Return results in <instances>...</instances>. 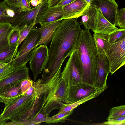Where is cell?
<instances>
[{
    "instance_id": "cell-1",
    "label": "cell",
    "mask_w": 125,
    "mask_h": 125,
    "mask_svg": "<svg viewBox=\"0 0 125 125\" xmlns=\"http://www.w3.org/2000/svg\"><path fill=\"white\" fill-rule=\"evenodd\" d=\"M82 29L75 18L62 19L53 34L42 77L61 70L62 65L74 47Z\"/></svg>"
},
{
    "instance_id": "cell-2",
    "label": "cell",
    "mask_w": 125,
    "mask_h": 125,
    "mask_svg": "<svg viewBox=\"0 0 125 125\" xmlns=\"http://www.w3.org/2000/svg\"><path fill=\"white\" fill-rule=\"evenodd\" d=\"M5 104L0 119L18 122L29 119L39 113L41 108L40 99L21 94L10 98L0 100Z\"/></svg>"
},
{
    "instance_id": "cell-3",
    "label": "cell",
    "mask_w": 125,
    "mask_h": 125,
    "mask_svg": "<svg viewBox=\"0 0 125 125\" xmlns=\"http://www.w3.org/2000/svg\"><path fill=\"white\" fill-rule=\"evenodd\" d=\"M75 50L77 51L83 68L82 82L94 85L97 69V53L89 30L81 29Z\"/></svg>"
},
{
    "instance_id": "cell-4",
    "label": "cell",
    "mask_w": 125,
    "mask_h": 125,
    "mask_svg": "<svg viewBox=\"0 0 125 125\" xmlns=\"http://www.w3.org/2000/svg\"><path fill=\"white\" fill-rule=\"evenodd\" d=\"M40 33L36 28H32L23 41L11 64L17 68L26 66L32 57L41 38Z\"/></svg>"
},
{
    "instance_id": "cell-5",
    "label": "cell",
    "mask_w": 125,
    "mask_h": 125,
    "mask_svg": "<svg viewBox=\"0 0 125 125\" xmlns=\"http://www.w3.org/2000/svg\"><path fill=\"white\" fill-rule=\"evenodd\" d=\"M61 75L68 85H75L82 82L83 71L77 51L71 53Z\"/></svg>"
},
{
    "instance_id": "cell-6",
    "label": "cell",
    "mask_w": 125,
    "mask_h": 125,
    "mask_svg": "<svg viewBox=\"0 0 125 125\" xmlns=\"http://www.w3.org/2000/svg\"><path fill=\"white\" fill-rule=\"evenodd\" d=\"M108 54L110 73L112 74L125 64V36L111 43Z\"/></svg>"
},
{
    "instance_id": "cell-7",
    "label": "cell",
    "mask_w": 125,
    "mask_h": 125,
    "mask_svg": "<svg viewBox=\"0 0 125 125\" xmlns=\"http://www.w3.org/2000/svg\"><path fill=\"white\" fill-rule=\"evenodd\" d=\"M48 49L46 45H40L36 48L30 60V68L32 72L34 81L45 67L48 59Z\"/></svg>"
},
{
    "instance_id": "cell-8",
    "label": "cell",
    "mask_w": 125,
    "mask_h": 125,
    "mask_svg": "<svg viewBox=\"0 0 125 125\" xmlns=\"http://www.w3.org/2000/svg\"><path fill=\"white\" fill-rule=\"evenodd\" d=\"M97 53V69L94 85L97 88L101 89L107 86V78L110 73V63L105 54Z\"/></svg>"
},
{
    "instance_id": "cell-9",
    "label": "cell",
    "mask_w": 125,
    "mask_h": 125,
    "mask_svg": "<svg viewBox=\"0 0 125 125\" xmlns=\"http://www.w3.org/2000/svg\"><path fill=\"white\" fill-rule=\"evenodd\" d=\"M98 89L83 82L75 85H68L67 98L72 103L91 95Z\"/></svg>"
},
{
    "instance_id": "cell-10",
    "label": "cell",
    "mask_w": 125,
    "mask_h": 125,
    "mask_svg": "<svg viewBox=\"0 0 125 125\" xmlns=\"http://www.w3.org/2000/svg\"><path fill=\"white\" fill-rule=\"evenodd\" d=\"M47 5L44 2L28 10L21 12L12 23V26L20 30L29 26L34 21L37 15Z\"/></svg>"
},
{
    "instance_id": "cell-11",
    "label": "cell",
    "mask_w": 125,
    "mask_h": 125,
    "mask_svg": "<svg viewBox=\"0 0 125 125\" xmlns=\"http://www.w3.org/2000/svg\"><path fill=\"white\" fill-rule=\"evenodd\" d=\"M63 19V7L46 6L37 15L34 22L41 26L54 21Z\"/></svg>"
},
{
    "instance_id": "cell-12",
    "label": "cell",
    "mask_w": 125,
    "mask_h": 125,
    "mask_svg": "<svg viewBox=\"0 0 125 125\" xmlns=\"http://www.w3.org/2000/svg\"><path fill=\"white\" fill-rule=\"evenodd\" d=\"M91 4L99 9L103 16L115 25L118 10V5L115 0H92Z\"/></svg>"
},
{
    "instance_id": "cell-13",
    "label": "cell",
    "mask_w": 125,
    "mask_h": 125,
    "mask_svg": "<svg viewBox=\"0 0 125 125\" xmlns=\"http://www.w3.org/2000/svg\"><path fill=\"white\" fill-rule=\"evenodd\" d=\"M89 5L84 0H76L63 7V19L81 16Z\"/></svg>"
},
{
    "instance_id": "cell-14",
    "label": "cell",
    "mask_w": 125,
    "mask_h": 125,
    "mask_svg": "<svg viewBox=\"0 0 125 125\" xmlns=\"http://www.w3.org/2000/svg\"><path fill=\"white\" fill-rule=\"evenodd\" d=\"M29 69L26 66L16 68L12 73L0 79V88L9 84H19L29 77Z\"/></svg>"
},
{
    "instance_id": "cell-15",
    "label": "cell",
    "mask_w": 125,
    "mask_h": 125,
    "mask_svg": "<svg viewBox=\"0 0 125 125\" xmlns=\"http://www.w3.org/2000/svg\"><path fill=\"white\" fill-rule=\"evenodd\" d=\"M118 29L108 21L98 9L94 26L92 30L94 33L108 35Z\"/></svg>"
},
{
    "instance_id": "cell-16",
    "label": "cell",
    "mask_w": 125,
    "mask_h": 125,
    "mask_svg": "<svg viewBox=\"0 0 125 125\" xmlns=\"http://www.w3.org/2000/svg\"><path fill=\"white\" fill-rule=\"evenodd\" d=\"M62 20H57L42 25L40 28H36L41 35L40 39L37 46L42 44L47 45L52 40L54 31Z\"/></svg>"
},
{
    "instance_id": "cell-17",
    "label": "cell",
    "mask_w": 125,
    "mask_h": 125,
    "mask_svg": "<svg viewBox=\"0 0 125 125\" xmlns=\"http://www.w3.org/2000/svg\"><path fill=\"white\" fill-rule=\"evenodd\" d=\"M21 12L18 8L8 5L4 1L0 2V25L6 23L12 24Z\"/></svg>"
},
{
    "instance_id": "cell-18",
    "label": "cell",
    "mask_w": 125,
    "mask_h": 125,
    "mask_svg": "<svg viewBox=\"0 0 125 125\" xmlns=\"http://www.w3.org/2000/svg\"><path fill=\"white\" fill-rule=\"evenodd\" d=\"M98 12V9L91 4L88 6L81 16L80 24L84 25L85 29L92 30L94 26Z\"/></svg>"
},
{
    "instance_id": "cell-19",
    "label": "cell",
    "mask_w": 125,
    "mask_h": 125,
    "mask_svg": "<svg viewBox=\"0 0 125 125\" xmlns=\"http://www.w3.org/2000/svg\"><path fill=\"white\" fill-rule=\"evenodd\" d=\"M93 37L97 53L105 54L108 58V51L111 43L108 41V35L94 33Z\"/></svg>"
},
{
    "instance_id": "cell-20",
    "label": "cell",
    "mask_w": 125,
    "mask_h": 125,
    "mask_svg": "<svg viewBox=\"0 0 125 125\" xmlns=\"http://www.w3.org/2000/svg\"><path fill=\"white\" fill-rule=\"evenodd\" d=\"M108 87L107 86L104 88L99 89L91 95L76 102L70 104L63 103L60 108L58 113L67 112L73 111V109L82 104L98 96Z\"/></svg>"
},
{
    "instance_id": "cell-21",
    "label": "cell",
    "mask_w": 125,
    "mask_h": 125,
    "mask_svg": "<svg viewBox=\"0 0 125 125\" xmlns=\"http://www.w3.org/2000/svg\"><path fill=\"white\" fill-rule=\"evenodd\" d=\"M21 83L19 84H9L0 88V100L10 98L22 94Z\"/></svg>"
},
{
    "instance_id": "cell-22",
    "label": "cell",
    "mask_w": 125,
    "mask_h": 125,
    "mask_svg": "<svg viewBox=\"0 0 125 125\" xmlns=\"http://www.w3.org/2000/svg\"><path fill=\"white\" fill-rule=\"evenodd\" d=\"M48 117L45 113L40 112L29 119L18 122H5V125H38L45 122Z\"/></svg>"
},
{
    "instance_id": "cell-23",
    "label": "cell",
    "mask_w": 125,
    "mask_h": 125,
    "mask_svg": "<svg viewBox=\"0 0 125 125\" xmlns=\"http://www.w3.org/2000/svg\"><path fill=\"white\" fill-rule=\"evenodd\" d=\"M16 47L8 45L0 53V62L8 63L12 62L17 52Z\"/></svg>"
},
{
    "instance_id": "cell-24",
    "label": "cell",
    "mask_w": 125,
    "mask_h": 125,
    "mask_svg": "<svg viewBox=\"0 0 125 125\" xmlns=\"http://www.w3.org/2000/svg\"><path fill=\"white\" fill-rule=\"evenodd\" d=\"M73 112V111L58 113L52 116L47 117L45 122L48 124L59 122L63 123L67 120L68 117Z\"/></svg>"
},
{
    "instance_id": "cell-25",
    "label": "cell",
    "mask_w": 125,
    "mask_h": 125,
    "mask_svg": "<svg viewBox=\"0 0 125 125\" xmlns=\"http://www.w3.org/2000/svg\"><path fill=\"white\" fill-rule=\"evenodd\" d=\"M125 116V105L114 107L110 109L107 120Z\"/></svg>"
},
{
    "instance_id": "cell-26",
    "label": "cell",
    "mask_w": 125,
    "mask_h": 125,
    "mask_svg": "<svg viewBox=\"0 0 125 125\" xmlns=\"http://www.w3.org/2000/svg\"><path fill=\"white\" fill-rule=\"evenodd\" d=\"M12 26L9 30L0 35V53L9 45V36L13 31Z\"/></svg>"
},
{
    "instance_id": "cell-27",
    "label": "cell",
    "mask_w": 125,
    "mask_h": 125,
    "mask_svg": "<svg viewBox=\"0 0 125 125\" xmlns=\"http://www.w3.org/2000/svg\"><path fill=\"white\" fill-rule=\"evenodd\" d=\"M35 19L33 22L29 26L25 27L20 30L19 38L16 49L17 52L18 51V48L19 45L26 37L31 30L35 26L34 22Z\"/></svg>"
},
{
    "instance_id": "cell-28",
    "label": "cell",
    "mask_w": 125,
    "mask_h": 125,
    "mask_svg": "<svg viewBox=\"0 0 125 125\" xmlns=\"http://www.w3.org/2000/svg\"><path fill=\"white\" fill-rule=\"evenodd\" d=\"M125 36V29L119 28L108 35V41L111 43L114 42Z\"/></svg>"
},
{
    "instance_id": "cell-29",
    "label": "cell",
    "mask_w": 125,
    "mask_h": 125,
    "mask_svg": "<svg viewBox=\"0 0 125 125\" xmlns=\"http://www.w3.org/2000/svg\"><path fill=\"white\" fill-rule=\"evenodd\" d=\"M119 27L120 28L125 29V8H122L118 9L117 18L114 25Z\"/></svg>"
},
{
    "instance_id": "cell-30",
    "label": "cell",
    "mask_w": 125,
    "mask_h": 125,
    "mask_svg": "<svg viewBox=\"0 0 125 125\" xmlns=\"http://www.w3.org/2000/svg\"><path fill=\"white\" fill-rule=\"evenodd\" d=\"M14 28L13 31L9 36V45L16 47L19 38L20 30L17 27Z\"/></svg>"
},
{
    "instance_id": "cell-31",
    "label": "cell",
    "mask_w": 125,
    "mask_h": 125,
    "mask_svg": "<svg viewBox=\"0 0 125 125\" xmlns=\"http://www.w3.org/2000/svg\"><path fill=\"white\" fill-rule=\"evenodd\" d=\"M12 62H9L7 64L0 68V79L7 76L16 69L11 64Z\"/></svg>"
},
{
    "instance_id": "cell-32",
    "label": "cell",
    "mask_w": 125,
    "mask_h": 125,
    "mask_svg": "<svg viewBox=\"0 0 125 125\" xmlns=\"http://www.w3.org/2000/svg\"><path fill=\"white\" fill-rule=\"evenodd\" d=\"M105 122V125H125V116L120 117L107 120Z\"/></svg>"
},
{
    "instance_id": "cell-33",
    "label": "cell",
    "mask_w": 125,
    "mask_h": 125,
    "mask_svg": "<svg viewBox=\"0 0 125 125\" xmlns=\"http://www.w3.org/2000/svg\"><path fill=\"white\" fill-rule=\"evenodd\" d=\"M33 81L30 77L23 80L21 83V93L24 94L32 86Z\"/></svg>"
},
{
    "instance_id": "cell-34",
    "label": "cell",
    "mask_w": 125,
    "mask_h": 125,
    "mask_svg": "<svg viewBox=\"0 0 125 125\" xmlns=\"http://www.w3.org/2000/svg\"><path fill=\"white\" fill-rule=\"evenodd\" d=\"M19 9L21 12L28 10L31 8L27 0H18Z\"/></svg>"
},
{
    "instance_id": "cell-35",
    "label": "cell",
    "mask_w": 125,
    "mask_h": 125,
    "mask_svg": "<svg viewBox=\"0 0 125 125\" xmlns=\"http://www.w3.org/2000/svg\"><path fill=\"white\" fill-rule=\"evenodd\" d=\"M12 27L11 23H6L0 25V35L7 31Z\"/></svg>"
},
{
    "instance_id": "cell-36",
    "label": "cell",
    "mask_w": 125,
    "mask_h": 125,
    "mask_svg": "<svg viewBox=\"0 0 125 125\" xmlns=\"http://www.w3.org/2000/svg\"><path fill=\"white\" fill-rule=\"evenodd\" d=\"M4 1L8 5L19 9L18 0H4Z\"/></svg>"
},
{
    "instance_id": "cell-37",
    "label": "cell",
    "mask_w": 125,
    "mask_h": 125,
    "mask_svg": "<svg viewBox=\"0 0 125 125\" xmlns=\"http://www.w3.org/2000/svg\"><path fill=\"white\" fill-rule=\"evenodd\" d=\"M76 0H61L56 6L63 7L73 2Z\"/></svg>"
},
{
    "instance_id": "cell-38",
    "label": "cell",
    "mask_w": 125,
    "mask_h": 125,
    "mask_svg": "<svg viewBox=\"0 0 125 125\" xmlns=\"http://www.w3.org/2000/svg\"><path fill=\"white\" fill-rule=\"evenodd\" d=\"M29 3L33 6L35 7L43 3L40 0H30Z\"/></svg>"
},
{
    "instance_id": "cell-39",
    "label": "cell",
    "mask_w": 125,
    "mask_h": 125,
    "mask_svg": "<svg viewBox=\"0 0 125 125\" xmlns=\"http://www.w3.org/2000/svg\"><path fill=\"white\" fill-rule=\"evenodd\" d=\"M9 62L8 63H5L3 62H0V68L7 65Z\"/></svg>"
},
{
    "instance_id": "cell-40",
    "label": "cell",
    "mask_w": 125,
    "mask_h": 125,
    "mask_svg": "<svg viewBox=\"0 0 125 125\" xmlns=\"http://www.w3.org/2000/svg\"><path fill=\"white\" fill-rule=\"evenodd\" d=\"M5 120H3L0 119V125H4L5 124L6 121Z\"/></svg>"
},
{
    "instance_id": "cell-41",
    "label": "cell",
    "mask_w": 125,
    "mask_h": 125,
    "mask_svg": "<svg viewBox=\"0 0 125 125\" xmlns=\"http://www.w3.org/2000/svg\"><path fill=\"white\" fill-rule=\"evenodd\" d=\"M87 3L90 5L92 2V0H84Z\"/></svg>"
},
{
    "instance_id": "cell-42",
    "label": "cell",
    "mask_w": 125,
    "mask_h": 125,
    "mask_svg": "<svg viewBox=\"0 0 125 125\" xmlns=\"http://www.w3.org/2000/svg\"><path fill=\"white\" fill-rule=\"evenodd\" d=\"M42 3L45 2L47 3L48 0H40Z\"/></svg>"
},
{
    "instance_id": "cell-43",
    "label": "cell",
    "mask_w": 125,
    "mask_h": 125,
    "mask_svg": "<svg viewBox=\"0 0 125 125\" xmlns=\"http://www.w3.org/2000/svg\"><path fill=\"white\" fill-rule=\"evenodd\" d=\"M27 0V1H28V2L30 3L29 2H30V0Z\"/></svg>"
},
{
    "instance_id": "cell-44",
    "label": "cell",
    "mask_w": 125,
    "mask_h": 125,
    "mask_svg": "<svg viewBox=\"0 0 125 125\" xmlns=\"http://www.w3.org/2000/svg\"></svg>"
}]
</instances>
